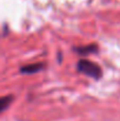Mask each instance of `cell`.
<instances>
[{
	"label": "cell",
	"mask_w": 120,
	"mask_h": 121,
	"mask_svg": "<svg viewBox=\"0 0 120 121\" xmlns=\"http://www.w3.org/2000/svg\"><path fill=\"white\" fill-rule=\"evenodd\" d=\"M44 68L42 64H33V65H28V66H24L21 67V73H26V74H32V73H37Z\"/></svg>",
	"instance_id": "7a4b0ae2"
},
{
	"label": "cell",
	"mask_w": 120,
	"mask_h": 121,
	"mask_svg": "<svg viewBox=\"0 0 120 121\" xmlns=\"http://www.w3.org/2000/svg\"><path fill=\"white\" fill-rule=\"evenodd\" d=\"M97 46L95 45H89V46H86V47H79V48H76V51L79 53V54H88V53H93V52H97Z\"/></svg>",
	"instance_id": "277c9868"
},
{
	"label": "cell",
	"mask_w": 120,
	"mask_h": 121,
	"mask_svg": "<svg viewBox=\"0 0 120 121\" xmlns=\"http://www.w3.org/2000/svg\"><path fill=\"white\" fill-rule=\"evenodd\" d=\"M78 71L81 72L82 74L88 75V77L94 78V79H99L101 77V74H102L101 68L97 64H94V62H92L89 60H86V59L79 60V62H78Z\"/></svg>",
	"instance_id": "6da1fadb"
},
{
	"label": "cell",
	"mask_w": 120,
	"mask_h": 121,
	"mask_svg": "<svg viewBox=\"0 0 120 121\" xmlns=\"http://www.w3.org/2000/svg\"><path fill=\"white\" fill-rule=\"evenodd\" d=\"M12 100H13V98H12L11 95L0 98V113H1V112H4V111H5L9 105H11Z\"/></svg>",
	"instance_id": "3957f363"
}]
</instances>
